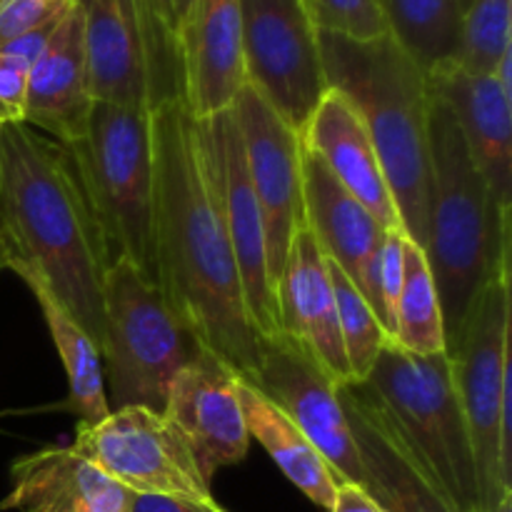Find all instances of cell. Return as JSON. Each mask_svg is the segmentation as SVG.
Returning a JSON list of instances; mask_svg holds the SVG:
<instances>
[{
  "label": "cell",
  "instance_id": "obj_1",
  "mask_svg": "<svg viewBox=\"0 0 512 512\" xmlns=\"http://www.w3.org/2000/svg\"><path fill=\"white\" fill-rule=\"evenodd\" d=\"M150 133L155 285L200 348L238 375H250L260 360V340L185 100L160 103L150 113Z\"/></svg>",
  "mask_w": 512,
  "mask_h": 512
},
{
  "label": "cell",
  "instance_id": "obj_2",
  "mask_svg": "<svg viewBox=\"0 0 512 512\" xmlns=\"http://www.w3.org/2000/svg\"><path fill=\"white\" fill-rule=\"evenodd\" d=\"M0 240L8 270L38 275L100 353L108 243L70 150L25 123L0 128Z\"/></svg>",
  "mask_w": 512,
  "mask_h": 512
},
{
  "label": "cell",
  "instance_id": "obj_3",
  "mask_svg": "<svg viewBox=\"0 0 512 512\" xmlns=\"http://www.w3.org/2000/svg\"><path fill=\"white\" fill-rule=\"evenodd\" d=\"M328 88L363 120L398 208L400 228L425 250L430 208L428 73L390 35L350 40L318 30Z\"/></svg>",
  "mask_w": 512,
  "mask_h": 512
},
{
  "label": "cell",
  "instance_id": "obj_4",
  "mask_svg": "<svg viewBox=\"0 0 512 512\" xmlns=\"http://www.w3.org/2000/svg\"><path fill=\"white\" fill-rule=\"evenodd\" d=\"M430 88V85H428ZM430 208L425 258L438 285L445 348L493 280L510 275V213L470 158L448 105L430 93Z\"/></svg>",
  "mask_w": 512,
  "mask_h": 512
},
{
  "label": "cell",
  "instance_id": "obj_5",
  "mask_svg": "<svg viewBox=\"0 0 512 512\" xmlns=\"http://www.w3.org/2000/svg\"><path fill=\"white\" fill-rule=\"evenodd\" d=\"M358 385L458 512H485L448 353L415 355L388 340Z\"/></svg>",
  "mask_w": 512,
  "mask_h": 512
},
{
  "label": "cell",
  "instance_id": "obj_6",
  "mask_svg": "<svg viewBox=\"0 0 512 512\" xmlns=\"http://www.w3.org/2000/svg\"><path fill=\"white\" fill-rule=\"evenodd\" d=\"M198 350L158 285L128 260H115L105 273L100 343L110 413L130 405L163 413L175 375Z\"/></svg>",
  "mask_w": 512,
  "mask_h": 512
},
{
  "label": "cell",
  "instance_id": "obj_7",
  "mask_svg": "<svg viewBox=\"0 0 512 512\" xmlns=\"http://www.w3.org/2000/svg\"><path fill=\"white\" fill-rule=\"evenodd\" d=\"M65 148L73 155L110 260H128L155 283L150 113L95 103L85 135Z\"/></svg>",
  "mask_w": 512,
  "mask_h": 512
},
{
  "label": "cell",
  "instance_id": "obj_8",
  "mask_svg": "<svg viewBox=\"0 0 512 512\" xmlns=\"http://www.w3.org/2000/svg\"><path fill=\"white\" fill-rule=\"evenodd\" d=\"M445 353L473 443L483 510L493 512L512 493L510 275L478 295Z\"/></svg>",
  "mask_w": 512,
  "mask_h": 512
},
{
  "label": "cell",
  "instance_id": "obj_9",
  "mask_svg": "<svg viewBox=\"0 0 512 512\" xmlns=\"http://www.w3.org/2000/svg\"><path fill=\"white\" fill-rule=\"evenodd\" d=\"M85 63L95 103L153 113L183 98L180 53L155 38L138 0H78Z\"/></svg>",
  "mask_w": 512,
  "mask_h": 512
},
{
  "label": "cell",
  "instance_id": "obj_10",
  "mask_svg": "<svg viewBox=\"0 0 512 512\" xmlns=\"http://www.w3.org/2000/svg\"><path fill=\"white\" fill-rule=\"evenodd\" d=\"M245 83L298 133L328 93L318 28L305 0H240Z\"/></svg>",
  "mask_w": 512,
  "mask_h": 512
},
{
  "label": "cell",
  "instance_id": "obj_11",
  "mask_svg": "<svg viewBox=\"0 0 512 512\" xmlns=\"http://www.w3.org/2000/svg\"><path fill=\"white\" fill-rule=\"evenodd\" d=\"M70 448L133 495L215 500L173 425L150 408L130 405L113 410L100 423H78Z\"/></svg>",
  "mask_w": 512,
  "mask_h": 512
},
{
  "label": "cell",
  "instance_id": "obj_12",
  "mask_svg": "<svg viewBox=\"0 0 512 512\" xmlns=\"http://www.w3.org/2000/svg\"><path fill=\"white\" fill-rule=\"evenodd\" d=\"M200 150L215 200L220 205L225 233L238 265L245 310L258 340L283 335L278 318L275 283L270 278L268 243H265L263 215L245 168L240 133L230 110L208 120H195Z\"/></svg>",
  "mask_w": 512,
  "mask_h": 512
},
{
  "label": "cell",
  "instance_id": "obj_13",
  "mask_svg": "<svg viewBox=\"0 0 512 512\" xmlns=\"http://www.w3.org/2000/svg\"><path fill=\"white\" fill-rule=\"evenodd\" d=\"M245 168L263 215L270 278L278 280L295 233L305 225L303 138L245 83L233 100Z\"/></svg>",
  "mask_w": 512,
  "mask_h": 512
},
{
  "label": "cell",
  "instance_id": "obj_14",
  "mask_svg": "<svg viewBox=\"0 0 512 512\" xmlns=\"http://www.w3.org/2000/svg\"><path fill=\"white\" fill-rule=\"evenodd\" d=\"M278 405L295 428L320 450L340 483L363 488V463L350 433L338 385L290 335L260 340V360L250 375H240Z\"/></svg>",
  "mask_w": 512,
  "mask_h": 512
},
{
  "label": "cell",
  "instance_id": "obj_15",
  "mask_svg": "<svg viewBox=\"0 0 512 512\" xmlns=\"http://www.w3.org/2000/svg\"><path fill=\"white\" fill-rule=\"evenodd\" d=\"M240 375L218 355L200 348L175 375L165 420L193 455L205 483L248 455L250 435L238 400Z\"/></svg>",
  "mask_w": 512,
  "mask_h": 512
},
{
  "label": "cell",
  "instance_id": "obj_16",
  "mask_svg": "<svg viewBox=\"0 0 512 512\" xmlns=\"http://www.w3.org/2000/svg\"><path fill=\"white\" fill-rule=\"evenodd\" d=\"M305 225L320 253L338 265L380 320L378 268L388 230L353 198L328 168L303 145ZM383 323V320H380Z\"/></svg>",
  "mask_w": 512,
  "mask_h": 512
},
{
  "label": "cell",
  "instance_id": "obj_17",
  "mask_svg": "<svg viewBox=\"0 0 512 512\" xmlns=\"http://www.w3.org/2000/svg\"><path fill=\"white\" fill-rule=\"evenodd\" d=\"M275 300L280 330L298 340L338 388L353 383L340 338L328 263L308 225H303L290 243L288 258L275 280Z\"/></svg>",
  "mask_w": 512,
  "mask_h": 512
},
{
  "label": "cell",
  "instance_id": "obj_18",
  "mask_svg": "<svg viewBox=\"0 0 512 512\" xmlns=\"http://www.w3.org/2000/svg\"><path fill=\"white\" fill-rule=\"evenodd\" d=\"M340 403L363 463V488L385 512H458L415 463L395 430L358 383L340 385Z\"/></svg>",
  "mask_w": 512,
  "mask_h": 512
},
{
  "label": "cell",
  "instance_id": "obj_19",
  "mask_svg": "<svg viewBox=\"0 0 512 512\" xmlns=\"http://www.w3.org/2000/svg\"><path fill=\"white\" fill-rule=\"evenodd\" d=\"M183 100L193 120L233 108L245 85L240 0H195L178 33Z\"/></svg>",
  "mask_w": 512,
  "mask_h": 512
},
{
  "label": "cell",
  "instance_id": "obj_20",
  "mask_svg": "<svg viewBox=\"0 0 512 512\" xmlns=\"http://www.w3.org/2000/svg\"><path fill=\"white\" fill-rule=\"evenodd\" d=\"M83 40V10L70 0L28 73L25 125L63 145L78 143L93 113Z\"/></svg>",
  "mask_w": 512,
  "mask_h": 512
},
{
  "label": "cell",
  "instance_id": "obj_21",
  "mask_svg": "<svg viewBox=\"0 0 512 512\" xmlns=\"http://www.w3.org/2000/svg\"><path fill=\"white\" fill-rule=\"evenodd\" d=\"M430 93L448 105L470 158L500 208H512V98L493 75L460 68L455 60L428 73Z\"/></svg>",
  "mask_w": 512,
  "mask_h": 512
},
{
  "label": "cell",
  "instance_id": "obj_22",
  "mask_svg": "<svg viewBox=\"0 0 512 512\" xmlns=\"http://www.w3.org/2000/svg\"><path fill=\"white\" fill-rule=\"evenodd\" d=\"M300 138L305 148L318 155L333 178L358 203H363L385 230H403L373 140L343 93L328 88Z\"/></svg>",
  "mask_w": 512,
  "mask_h": 512
},
{
  "label": "cell",
  "instance_id": "obj_23",
  "mask_svg": "<svg viewBox=\"0 0 512 512\" xmlns=\"http://www.w3.org/2000/svg\"><path fill=\"white\" fill-rule=\"evenodd\" d=\"M13 488L0 508L18 512H128L133 493L73 448H43L10 468Z\"/></svg>",
  "mask_w": 512,
  "mask_h": 512
},
{
  "label": "cell",
  "instance_id": "obj_24",
  "mask_svg": "<svg viewBox=\"0 0 512 512\" xmlns=\"http://www.w3.org/2000/svg\"><path fill=\"white\" fill-rule=\"evenodd\" d=\"M238 400L250 440H258L275 460L285 478L325 512L338 493V475L333 473L320 450L295 428L293 420L270 403L258 388L238 378Z\"/></svg>",
  "mask_w": 512,
  "mask_h": 512
},
{
  "label": "cell",
  "instance_id": "obj_25",
  "mask_svg": "<svg viewBox=\"0 0 512 512\" xmlns=\"http://www.w3.org/2000/svg\"><path fill=\"white\" fill-rule=\"evenodd\" d=\"M15 275L28 285L33 298L38 300L40 313H43L45 325L50 330V338L58 348L60 363H63L65 375H68L70 408L78 413L80 423H100L110 410L108 400H105L98 345L80 328L78 320L55 300V295L45 288L38 275H33L30 270H15Z\"/></svg>",
  "mask_w": 512,
  "mask_h": 512
},
{
  "label": "cell",
  "instance_id": "obj_26",
  "mask_svg": "<svg viewBox=\"0 0 512 512\" xmlns=\"http://www.w3.org/2000/svg\"><path fill=\"white\" fill-rule=\"evenodd\" d=\"M388 35L425 70L458 58L463 8L460 0H378Z\"/></svg>",
  "mask_w": 512,
  "mask_h": 512
},
{
  "label": "cell",
  "instance_id": "obj_27",
  "mask_svg": "<svg viewBox=\"0 0 512 512\" xmlns=\"http://www.w3.org/2000/svg\"><path fill=\"white\" fill-rule=\"evenodd\" d=\"M393 343L415 355L445 353V325L438 285L425 250L405 240L403 283L393 313Z\"/></svg>",
  "mask_w": 512,
  "mask_h": 512
},
{
  "label": "cell",
  "instance_id": "obj_28",
  "mask_svg": "<svg viewBox=\"0 0 512 512\" xmlns=\"http://www.w3.org/2000/svg\"><path fill=\"white\" fill-rule=\"evenodd\" d=\"M325 263H328L335 305H338V325L340 338H343L345 360H348L353 383H363L370 370H373L380 350L390 340V335L378 320L375 310L368 305V300L345 278L343 270L335 263H330L328 258H325Z\"/></svg>",
  "mask_w": 512,
  "mask_h": 512
},
{
  "label": "cell",
  "instance_id": "obj_29",
  "mask_svg": "<svg viewBox=\"0 0 512 512\" xmlns=\"http://www.w3.org/2000/svg\"><path fill=\"white\" fill-rule=\"evenodd\" d=\"M512 48V0H470L463 13L455 63L478 75H493Z\"/></svg>",
  "mask_w": 512,
  "mask_h": 512
},
{
  "label": "cell",
  "instance_id": "obj_30",
  "mask_svg": "<svg viewBox=\"0 0 512 512\" xmlns=\"http://www.w3.org/2000/svg\"><path fill=\"white\" fill-rule=\"evenodd\" d=\"M315 28L350 40H375L388 35L378 0H305Z\"/></svg>",
  "mask_w": 512,
  "mask_h": 512
},
{
  "label": "cell",
  "instance_id": "obj_31",
  "mask_svg": "<svg viewBox=\"0 0 512 512\" xmlns=\"http://www.w3.org/2000/svg\"><path fill=\"white\" fill-rule=\"evenodd\" d=\"M68 5L70 0H0V48L58 20Z\"/></svg>",
  "mask_w": 512,
  "mask_h": 512
},
{
  "label": "cell",
  "instance_id": "obj_32",
  "mask_svg": "<svg viewBox=\"0 0 512 512\" xmlns=\"http://www.w3.org/2000/svg\"><path fill=\"white\" fill-rule=\"evenodd\" d=\"M408 235L403 230H388L383 250H380L378 268V295H380V320L388 335L393 338V313L398 300L400 283H403V253Z\"/></svg>",
  "mask_w": 512,
  "mask_h": 512
},
{
  "label": "cell",
  "instance_id": "obj_33",
  "mask_svg": "<svg viewBox=\"0 0 512 512\" xmlns=\"http://www.w3.org/2000/svg\"><path fill=\"white\" fill-rule=\"evenodd\" d=\"M30 65L0 48V128L25 120Z\"/></svg>",
  "mask_w": 512,
  "mask_h": 512
},
{
  "label": "cell",
  "instance_id": "obj_34",
  "mask_svg": "<svg viewBox=\"0 0 512 512\" xmlns=\"http://www.w3.org/2000/svg\"><path fill=\"white\" fill-rule=\"evenodd\" d=\"M128 512H228L218 503H200L188 498H170V495H133Z\"/></svg>",
  "mask_w": 512,
  "mask_h": 512
},
{
  "label": "cell",
  "instance_id": "obj_35",
  "mask_svg": "<svg viewBox=\"0 0 512 512\" xmlns=\"http://www.w3.org/2000/svg\"><path fill=\"white\" fill-rule=\"evenodd\" d=\"M138 8L140 13H143L148 28L155 33V38H158L160 43L168 45V48L178 50L180 53L178 28H175L170 0H138Z\"/></svg>",
  "mask_w": 512,
  "mask_h": 512
},
{
  "label": "cell",
  "instance_id": "obj_36",
  "mask_svg": "<svg viewBox=\"0 0 512 512\" xmlns=\"http://www.w3.org/2000/svg\"><path fill=\"white\" fill-rule=\"evenodd\" d=\"M328 512H385L368 495V490L353 483H340L333 505Z\"/></svg>",
  "mask_w": 512,
  "mask_h": 512
},
{
  "label": "cell",
  "instance_id": "obj_37",
  "mask_svg": "<svg viewBox=\"0 0 512 512\" xmlns=\"http://www.w3.org/2000/svg\"><path fill=\"white\" fill-rule=\"evenodd\" d=\"M193 3L195 0H170V8H173V20H175V28H178V33H180V28H183V23H185V18H188Z\"/></svg>",
  "mask_w": 512,
  "mask_h": 512
},
{
  "label": "cell",
  "instance_id": "obj_38",
  "mask_svg": "<svg viewBox=\"0 0 512 512\" xmlns=\"http://www.w3.org/2000/svg\"><path fill=\"white\" fill-rule=\"evenodd\" d=\"M8 268V255H5V248H3V240H0V273Z\"/></svg>",
  "mask_w": 512,
  "mask_h": 512
},
{
  "label": "cell",
  "instance_id": "obj_39",
  "mask_svg": "<svg viewBox=\"0 0 512 512\" xmlns=\"http://www.w3.org/2000/svg\"><path fill=\"white\" fill-rule=\"evenodd\" d=\"M470 5V0H460V8H463V13H465V8H468Z\"/></svg>",
  "mask_w": 512,
  "mask_h": 512
}]
</instances>
